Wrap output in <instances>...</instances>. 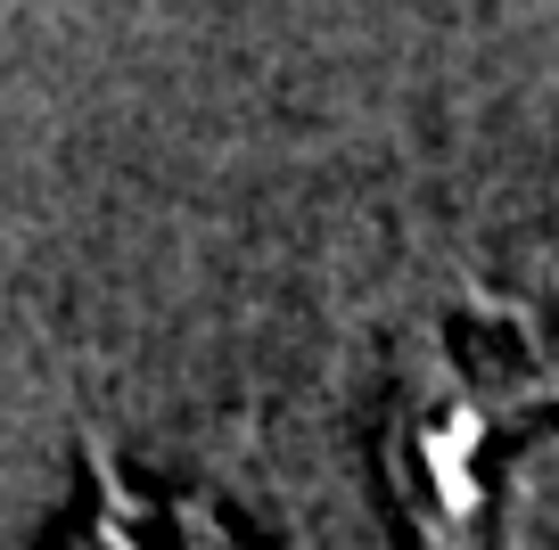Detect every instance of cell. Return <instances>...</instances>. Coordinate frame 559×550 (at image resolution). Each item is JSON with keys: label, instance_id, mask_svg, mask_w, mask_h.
Wrapping results in <instances>:
<instances>
[{"label": "cell", "instance_id": "obj_1", "mask_svg": "<svg viewBox=\"0 0 559 550\" xmlns=\"http://www.w3.org/2000/svg\"><path fill=\"white\" fill-rule=\"evenodd\" d=\"M395 477L428 550H526L519 493L559 485V411L535 386L461 361L403 411Z\"/></svg>", "mask_w": 559, "mask_h": 550}, {"label": "cell", "instance_id": "obj_2", "mask_svg": "<svg viewBox=\"0 0 559 550\" xmlns=\"http://www.w3.org/2000/svg\"><path fill=\"white\" fill-rule=\"evenodd\" d=\"M74 550H239V542L190 501H148L140 485L99 477V510L83 517Z\"/></svg>", "mask_w": 559, "mask_h": 550}]
</instances>
